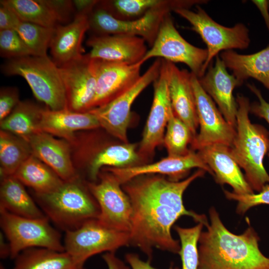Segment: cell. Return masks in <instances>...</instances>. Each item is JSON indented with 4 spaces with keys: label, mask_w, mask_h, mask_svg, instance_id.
Wrapping results in <instances>:
<instances>
[{
    "label": "cell",
    "mask_w": 269,
    "mask_h": 269,
    "mask_svg": "<svg viewBox=\"0 0 269 269\" xmlns=\"http://www.w3.org/2000/svg\"><path fill=\"white\" fill-rule=\"evenodd\" d=\"M205 172L199 169L181 181L155 175L135 178L124 184L133 210L130 244L139 249L149 261L153 248L178 254L180 241L172 237L171 229L180 217H191L205 227L209 223L204 215L187 210L183 201L188 186Z\"/></svg>",
    "instance_id": "obj_1"
},
{
    "label": "cell",
    "mask_w": 269,
    "mask_h": 269,
    "mask_svg": "<svg viewBox=\"0 0 269 269\" xmlns=\"http://www.w3.org/2000/svg\"><path fill=\"white\" fill-rule=\"evenodd\" d=\"M209 215L210 223L198 240V269H269V257L260 250L252 227L237 235L225 226L214 207Z\"/></svg>",
    "instance_id": "obj_2"
},
{
    "label": "cell",
    "mask_w": 269,
    "mask_h": 269,
    "mask_svg": "<svg viewBox=\"0 0 269 269\" xmlns=\"http://www.w3.org/2000/svg\"><path fill=\"white\" fill-rule=\"evenodd\" d=\"M236 135L231 154L253 191L260 192L269 184V175L264 158L269 151V132L263 126L252 124L249 119L251 104L245 96L238 94Z\"/></svg>",
    "instance_id": "obj_3"
},
{
    "label": "cell",
    "mask_w": 269,
    "mask_h": 269,
    "mask_svg": "<svg viewBox=\"0 0 269 269\" xmlns=\"http://www.w3.org/2000/svg\"><path fill=\"white\" fill-rule=\"evenodd\" d=\"M35 198L49 220L65 232L77 229L100 215L96 200L79 177L64 182L51 193H35Z\"/></svg>",
    "instance_id": "obj_4"
},
{
    "label": "cell",
    "mask_w": 269,
    "mask_h": 269,
    "mask_svg": "<svg viewBox=\"0 0 269 269\" xmlns=\"http://www.w3.org/2000/svg\"><path fill=\"white\" fill-rule=\"evenodd\" d=\"M6 75H18L27 82L35 97L52 110L67 108L59 67L48 56H27L8 59L1 66Z\"/></svg>",
    "instance_id": "obj_5"
},
{
    "label": "cell",
    "mask_w": 269,
    "mask_h": 269,
    "mask_svg": "<svg viewBox=\"0 0 269 269\" xmlns=\"http://www.w3.org/2000/svg\"><path fill=\"white\" fill-rule=\"evenodd\" d=\"M199 3L198 0L161 1L141 17L129 20L117 19L97 5L88 15L89 29L97 35L124 34L143 38L153 45L164 16L178 8H188Z\"/></svg>",
    "instance_id": "obj_6"
},
{
    "label": "cell",
    "mask_w": 269,
    "mask_h": 269,
    "mask_svg": "<svg viewBox=\"0 0 269 269\" xmlns=\"http://www.w3.org/2000/svg\"><path fill=\"white\" fill-rule=\"evenodd\" d=\"M49 221L47 217L31 218L0 210V226L10 245V258L14 259L22 251L33 248L64 252L61 234Z\"/></svg>",
    "instance_id": "obj_7"
},
{
    "label": "cell",
    "mask_w": 269,
    "mask_h": 269,
    "mask_svg": "<svg viewBox=\"0 0 269 269\" xmlns=\"http://www.w3.org/2000/svg\"><path fill=\"white\" fill-rule=\"evenodd\" d=\"M195 11L188 8L175 9L176 13L187 20L206 44L207 58L203 67V75L214 57L221 51L245 49L250 43L249 29L242 23L232 27L222 25L214 21L199 5Z\"/></svg>",
    "instance_id": "obj_8"
},
{
    "label": "cell",
    "mask_w": 269,
    "mask_h": 269,
    "mask_svg": "<svg viewBox=\"0 0 269 269\" xmlns=\"http://www.w3.org/2000/svg\"><path fill=\"white\" fill-rule=\"evenodd\" d=\"M64 251L78 267L83 268L90 257L103 252H115L130 245V233L110 228L96 219L88 220L75 230L65 232Z\"/></svg>",
    "instance_id": "obj_9"
},
{
    "label": "cell",
    "mask_w": 269,
    "mask_h": 269,
    "mask_svg": "<svg viewBox=\"0 0 269 269\" xmlns=\"http://www.w3.org/2000/svg\"><path fill=\"white\" fill-rule=\"evenodd\" d=\"M161 64L162 59L156 58L129 89L108 103L88 111L95 116L100 127L125 143H128L127 131L132 104L140 93L158 77Z\"/></svg>",
    "instance_id": "obj_10"
},
{
    "label": "cell",
    "mask_w": 269,
    "mask_h": 269,
    "mask_svg": "<svg viewBox=\"0 0 269 269\" xmlns=\"http://www.w3.org/2000/svg\"><path fill=\"white\" fill-rule=\"evenodd\" d=\"M207 49L196 47L185 40L176 29L170 13L161 22L156 38L141 60L143 64L156 57L174 63H182L198 78L203 75V67L207 58Z\"/></svg>",
    "instance_id": "obj_11"
},
{
    "label": "cell",
    "mask_w": 269,
    "mask_h": 269,
    "mask_svg": "<svg viewBox=\"0 0 269 269\" xmlns=\"http://www.w3.org/2000/svg\"><path fill=\"white\" fill-rule=\"evenodd\" d=\"M98 178L97 183H86L99 206L98 219L107 227L130 233L133 210L128 196L110 172H100Z\"/></svg>",
    "instance_id": "obj_12"
},
{
    "label": "cell",
    "mask_w": 269,
    "mask_h": 269,
    "mask_svg": "<svg viewBox=\"0 0 269 269\" xmlns=\"http://www.w3.org/2000/svg\"><path fill=\"white\" fill-rule=\"evenodd\" d=\"M200 132L193 138V150L214 144L231 147L236 135V129L228 123L218 109L214 101L201 86L198 78L191 73Z\"/></svg>",
    "instance_id": "obj_13"
},
{
    "label": "cell",
    "mask_w": 269,
    "mask_h": 269,
    "mask_svg": "<svg viewBox=\"0 0 269 269\" xmlns=\"http://www.w3.org/2000/svg\"><path fill=\"white\" fill-rule=\"evenodd\" d=\"M162 59L158 77L153 82L151 107L144 129L138 151L139 157H148L163 143L168 122L174 114L169 90V62Z\"/></svg>",
    "instance_id": "obj_14"
},
{
    "label": "cell",
    "mask_w": 269,
    "mask_h": 269,
    "mask_svg": "<svg viewBox=\"0 0 269 269\" xmlns=\"http://www.w3.org/2000/svg\"><path fill=\"white\" fill-rule=\"evenodd\" d=\"M59 67L64 85L67 108L73 111L90 110L96 89L93 59L88 54Z\"/></svg>",
    "instance_id": "obj_15"
},
{
    "label": "cell",
    "mask_w": 269,
    "mask_h": 269,
    "mask_svg": "<svg viewBox=\"0 0 269 269\" xmlns=\"http://www.w3.org/2000/svg\"><path fill=\"white\" fill-rule=\"evenodd\" d=\"M93 59L96 76V89L90 110L116 98L134 85L141 76L140 69L143 64L141 62L130 65Z\"/></svg>",
    "instance_id": "obj_16"
},
{
    "label": "cell",
    "mask_w": 269,
    "mask_h": 269,
    "mask_svg": "<svg viewBox=\"0 0 269 269\" xmlns=\"http://www.w3.org/2000/svg\"><path fill=\"white\" fill-rule=\"evenodd\" d=\"M193 168L204 170L214 176L209 166L198 152L194 150H190L182 156H168L153 163L122 168L104 167L102 169L112 173L122 185L137 177L153 174L167 175L172 178L171 180L179 181L180 178Z\"/></svg>",
    "instance_id": "obj_17"
},
{
    "label": "cell",
    "mask_w": 269,
    "mask_h": 269,
    "mask_svg": "<svg viewBox=\"0 0 269 269\" xmlns=\"http://www.w3.org/2000/svg\"><path fill=\"white\" fill-rule=\"evenodd\" d=\"M215 58L214 65H209L204 75L198 80L204 91L217 104L227 122L236 129L238 104L233 91L242 84L228 73L220 57L217 55Z\"/></svg>",
    "instance_id": "obj_18"
},
{
    "label": "cell",
    "mask_w": 269,
    "mask_h": 269,
    "mask_svg": "<svg viewBox=\"0 0 269 269\" xmlns=\"http://www.w3.org/2000/svg\"><path fill=\"white\" fill-rule=\"evenodd\" d=\"M87 44L91 48L88 54L92 59L130 65L141 62L148 50L143 38L124 34L94 35Z\"/></svg>",
    "instance_id": "obj_19"
},
{
    "label": "cell",
    "mask_w": 269,
    "mask_h": 269,
    "mask_svg": "<svg viewBox=\"0 0 269 269\" xmlns=\"http://www.w3.org/2000/svg\"><path fill=\"white\" fill-rule=\"evenodd\" d=\"M33 155L52 169L64 181L79 177L72 162L70 142L42 132L28 139Z\"/></svg>",
    "instance_id": "obj_20"
},
{
    "label": "cell",
    "mask_w": 269,
    "mask_h": 269,
    "mask_svg": "<svg viewBox=\"0 0 269 269\" xmlns=\"http://www.w3.org/2000/svg\"><path fill=\"white\" fill-rule=\"evenodd\" d=\"M214 173L216 181L220 184L231 186L238 194L254 193L240 167L233 157L230 147L222 144L206 146L198 151Z\"/></svg>",
    "instance_id": "obj_21"
},
{
    "label": "cell",
    "mask_w": 269,
    "mask_h": 269,
    "mask_svg": "<svg viewBox=\"0 0 269 269\" xmlns=\"http://www.w3.org/2000/svg\"><path fill=\"white\" fill-rule=\"evenodd\" d=\"M88 15L75 14L69 23L59 24L55 28L49 48L51 59L58 67L84 55L82 42L85 33L89 30Z\"/></svg>",
    "instance_id": "obj_22"
},
{
    "label": "cell",
    "mask_w": 269,
    "mask_h": 269,
    "mask_svg": "<svg viewBox=\"0 0 269 269\" xmlns=\"http://www.w3.org/2000/svg\"><path fill=\"white\" fill-rule=\"evenodd\" d=\"M99 127L97 119L89 111L78 112L68 108L60 110L42 108L39 124V132L61 137L69 142H74L76 132Z\"/></svg>",
    "instance_id": "obj_23"
},
{
    "label": "cell",
    "mask_w": 269,
    "mask_h": 269,
    "mask_svg": "<svg viewBox=\"0 0 269 269\" xmlns=\"http://www.w3.org/2000/svg\"><path fill=\"white\" fill-rule=\"evenodd\" d=\"M169 70V95L174 113L188 127L195 137L199 125L191 72L180 69L170 62Z\"/></svg>",
    "instance_id": "obj_24"
},
{
    "label": "cell",
    "mask_w": 269,
    "mask_h": 269,
    "mask_svg": "<svg viewBox=\"0 0 269 269\" xmlns=\"http://www.w3.org/2000/svg\"><path fill=\"white\" fill-rule=\"evenodd\" d=\"M220 58L242 84L252 78L269 90V45L251 54H241L233 50L224 51Z\"/></svg>",
    "instance_id": "obj_25"
},
{
    "label": "cell",
    "mask_w": 269,
    "mask_h": 269,
    "mask_svg": "<svg viewBox=\"0 0 269 269\" xmlns=\"http://www.w3.org/2000/svg\"><path fill=\"white\" fill-rule=\"evenodd\" d=\"M0 210L31 218L46 217L24 185L14 175L1 178Z\"/></svg>",
    "instance_id": "obj_26"
},
{
    "label": "cell",
    "mask_w": 269,
    "mask_h": 269,
    "mask_svg": "<svg viewBox=\"0 0 269 269\" xmlns=\"http://www.w3.org/2000/svg\"><path fill=\"white\" fill-rule=\"evenodd\" d=\"M36 194H47L58 189L64 181L52 169L33 154L13 175Z\"/></svg>",
    "instance_id": "obj_27"
},
{
    "label": "cell",
    "mask_w": 269,
    "mask_h": 269,
    "mask_svg": "<svg viewBox=\"0 0 269 269\" xmlns=\"http://www.w3.org/2000/svg\"><path fill=\"white\" fill-rule=\"evenodd\" d=\"M12 269H81L66 252L33 248L21 252Z\"/></svg>",
    "instance_id": "obj_28"
},
{
    "label": "cell",
    "mask_w": 269,
    "mask_h": 269,
    "mask_svg": "<svg viewBox=\"0 0 269 269\" xmlns=\"http://www.w3.org/2000/svg\"><path fill=\"white\" fill-rule=\"evenodd\" d=\"M42 108L28 101H20L12 112L0 121V130L15 134L28 142L29 137L39 132Z\"/></svg>",
    "instance_id": "obj_29"
},
{
    "label": "cell",
    "mask_w": 269,
    "mask_h": 269,
    "mask_svg": "<svg viewBox=\"0 0 269 269\" xmlns=\"http://www.w3.org/2000/svg\"><path fill=\"white\" fill-rule=\"evenodd\" d=\"M139 158L135 144L109 145L99 151L92 159L88 167L89 175L92 180H96L103 168L132 166Z\"/></svg>",
    "instance_id": "obj_30"
},
{
    "label": "cell",
    "mask_w": 269,
    "mask_h": 269,
    "mask_svg": "<svg viewBox=\"0 0 269 269\" xmlns=\"http://www.w3.org/2000/svg\"><path fill=\"white\" fill-rule=\"evenodd\" d=\"M31 155L29 143L10 132L0 131V178L13 175Z\"/></svg>",
    "instance_id": "obj_31"
},
{
    "label": "cell",
    "mask_w": 269,
    "mask_h": 269,
    "mask_svg": "<svg viewBox=\"0 0 269 269\" xmlns=\"http://www.w3.org/2000/svg\"><path fill=\"white\" fill-rule=\"evenodd\" d=\"M0 3L10 8L23 21L50 28L61 23L48 0H2Z\"/></svg>",
    "instance_id": "obj_32"
},
{
    "label": "cell",
    "mask_w": 269,
    "mask_h": 269,
    "mask_svg": "<svg viewBox=\"0 0 269 269\" xmlns=\"http://www.w3.org/2000/svg\"><path fill=\"white\" fill-rule=\"evenodd\" d=\"M55 28L46 27L21 20L14 30L27 46L32 56L46 57L48 56L47 51Z\"/></svg>",
    "instance_id": "obj_33"
},
{
    "label": "cell",
    "mask_w": 269,
    "mask_h": 269,
    "mask_svg": "<svg viewBox=\"0 0 269 269\" xmlns=\"http://www.w3.org/2000/svg\"><path fill=\"white\" fill-rule=\"evenodd\" d=\"M164 134L163 143L169 156H180L190 150L187 147L194 138L188 127L174 113L170 118Z\"/></svg>",
    "instance_id": "obj_34"
},
{
    "label": "cell",
    "mask_w": 269,
    "mask_h": 269,
    "mask_svg": "<svg viewBox=\"0 0 269 269\" xmlns=\"http://www.w3.org/2000/svg\"><path fill=\"white\" fill-rule=\"evenodd\" d=\"M161 1V0H99L97 5L117 19L129 20L141 17Z\"/></svg>",
    "instance_id": "obj_35"
},
{
    "label": "cell",
    "mask_w": 269,
    "mask_h": 269,
    "mask_svg": "<svg viewBox=\"0 0 269 269\" xmlns=\"http://www.w3.org/2000/svg\"><path fill=\"white\" fill-rule=\"evenodd\" d=\"M204 225L198 223L191 228L175 226L174 229L179 237L182 269H198V240Z\"/></svg>",
    "instance_id": "obj_36"
},
{
    "label": "cell",
    "mask_w": 269,
    "mask_h": 269,
    "mask_svg": "<svg viewBox=\"0 0 269 269\" xmlns=\"http://www.w3.org/2000/svg\"><path fill=\"white\" fill-rule=\"evenodd\" d=\"M0 54L8 59L32 55V54L14 29L0 30Z\"/></svg>",
    "instance_id": "obj_37"
},
{
    "label": "cell",
    "mask_w": 269,
    "mask_h": 269,
    "mask_svg": "<svg viewBox=\"0 0 269 269\" xmlns=\"http://www.w3.org/2000/svg\"><path fill=\"white\" fill-rule=\"evenodd\" d=\"M226 197L237 202L236 212L244 215L250 208L261 204L269 205V184H266L258 193L238 194L226 190L224 191Z\"/></svg>",
    "instance_id": "obj_38"
},
{
    "label": "cell",
    "mask_w": 269,
    "mask_h": 269,
    "mask_svg": "<svg viewBox=\"0 0 269 269\" xmlns=\"http://www.w3.org/2000/svg\"><path fill=\"white\" fill-rule=\"evenodd\" d=\"M19 102V92L17 88H1L0 91V121L6 118Z\"/></svg>",
    "instance_id": "obj_39"
},
{
    "label": "cell",
    "mask_w": 269,
    "mask_h": 269,
    "mask_svg": "<svg viewBox=\"0 0 269 269\" xmlns=\"http://www.w3.org/2000/svg\"><path fill=\"white\" fill-rule=\"evenodd\" d=\"M248 87L257 97L259 102L254 103L250 106V112L264 119L269 124V103L263 97L260 91L254 85L248 84Z\"/></svg>",
    "instance_id": "obj_40"
},
{
    "label": "cell",
    "mask_w": 269,
    "mask_h": 269,
    "mask_svg": "<svg viewBox=\"0 0 269 269\" xmlns=\"http://www.w3.org/2000/svg\"><path fill=\"white\" fill-rule=\"evenodd\" d=\"M20 21L21 20L13 10L0 3V30L15 29Z\"/></svg>",
    "instance_id": "obj_41"
},
{
    "label": "cell",
    "mask_w": 269,
    "mask_h": 269,
    "mask_svg": "<svg viewBox=\"0 0 269 269\" xmlns=\"http://www.w3.org/2000/svg\"><path fill=\"white\" fill-rule=\"evenodd\" d=\"M126 261L129 264L132 269H157L151 266L150 261L144 262L141 260L139 256L135 254H127ZM168 269H179L173 264Z\"/></svg>",
    "instance_id": "obj_42"
},
{
    "label": "cell",
    "mask_w": 269,
    "mask_h": 269,
    "mask_svg": "<svg viewBox=\"0 0 269 269\" xmlns=\"http://www.w3.org/2000/svg\"><path fill=\"white\" fill-rule=\"evenodd\" d=\"M99 0H74L72 3L76 14L89 15L96 6Z\"/></svg>",
    "instance_id": "obj_43"
},
{
    "label": "cell",
    "mask_w": 269,
    "mask_h": 269,
    "mask_svg": "<svg viewBox=\"0 0 269 269\" xmlns=\"http://www.w3.org/2000/svg\"><path fill=\"white\" fill-rule=\"evenodd\" d=\"M102 258L108 269H130L115 255V252H107L102 256Z\"/></svg>",
    "instance_id": "obj_44"
},
{
    "label": "cell",
    "mask_w": 269,
    "mask_h": 269,
    "mask_svg": "<svg viewBox=\"0 0 269 269\" xmlns=\"http://www.w3.org/2000/svg\"><path fill=\"white\" fill-rule=\"evenodd\" d=\"M10 247L9 244L4 235L0 231V257L1 259L10 258Z\"/></svg>",
    "instance_id": "obj_45"
},
{
    "label": "cell",
    "mask_w": 269,
    "mask_h": 269,
    "mask_svg": "<svg viewBox=\"0 0 269 269\" xmlns=\"http://www.w3.org/2000/svg\"><path fill=\"white\" fill-rule=\"evenodd\" d=\"M261 11L264 17L267 25L269 30V14L268 12V1L267 0H252Z\"/></svg>",
    "instance_id": "obj_46"
},
{
    "label": "cell",
    "mask_w": 269,
    "mask_h": 269,
    "mask_svg": "<svg viewBox=\"0 0 269 269\" xmlns=\"http://www.w3.org/2000/svg\"><path fill=\"white\" fill-rule=\"evenodd\" d=\"M0 269H6L1 263L0 265Z\"/></svg>",
    "instance_id": "obj_47"
},
{
    "label": "cell",
    "mask_w": 269,
    "mask_h": 269,
    "mask_svg": "<svg viewBox=\"0 0 269 269\" xmlns=\"http://www.w3.org/2000/svg\"><path fill=\"white\" fill-rule=\"evenodd\" d=\"M81 269H85L84 268V267H83V268H81Z\"/></svg>",
    "instance_id": "obj_48"
},
{
    "label": "cell",
    "mask_w": 269,
    "mask_h": 269,
    "mask_svg": "<svg viewBox=\"0 0 269 269\" xmlns=\"http://www.w3.org/2000/svg\"></svg>",
    "instance_id": "obj_49"
}]
</instances>
